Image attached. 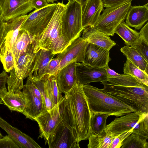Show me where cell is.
<instances>
[{
    "instance_id": "cell-8",
    "label": "cell",
    "mask_w": 148,
    "mask_h": 148,
    "mask_svg": "<svg viewBox=\"0 0 148 148\" xmlns=\"http://www.w3.org/2000/svg\"><path fill=\"white\" fill-rule=\"evenodd\" d=\"M132 2L106 8L103 10L94 27L109 36L114 35L115 29L124 21Z\"/></svg>"
},
{
    "instance_id": "cell-42",
    "label": "cell",
    "mask_w": 148,
    "mask_h": 148,
    "mask_svg": "<svg viewBox=\"0 0 148 148\" xmlns=\"http://www.w3.org/2000/svg\"><path fill=\"white\" fill-rule=\"evenodd\" d=\"M8 76L7 72L5 71L0 73V90L6 88L5 85Z\"/></svg>"
},
{
    "instance_id": "cell-37",
    "label": "cell",
    "mask_w": 148,
    "mask_h": 148,
    "mask_svg": "<svg viewBox=\"0 0 148 148\" xmlns=\"http://www.w3.org/2000/svg\"><path fill=\"white\" fill-rule=\"evenodd\" d=\"M132 132L131 131L122 133L114 137L111 142L109 148H120L125 139Z\"/></svg>"
},
{
    "instance_id": "cell-27",
    "label": "cell",
    "mask_w": 148,
    "mask_h": 148,
    "mask_svg": "<svg viewBox=\"0 0 148 148\" xmlns=\"http://www.w3.org/2000/svg\"><path fill=\"white\" fill-rule=\"evenodd\" d=\"M120 50L127 59L148 74V62L134 48L126 45L122 47Z\"/></svg>"
},
{
    "instance_id": "cell-30",
    "label": "cell",
    "mask_w": 148,
    "mask_h": 148,
    "mask_svg": "<svg viewBox=\"0 0 148 148\" xmlns=\"http://www.w3.org/2000/svg\"><path fill=\"white\" fill-rule=\"evenodd\" d=\"M110 115L107 114L98 113L91 115L90 121V134H102L105 132L106 121Z\"/></svg>"
},
{
    "instance_id": "cell-13",
    "label": "cell",
    "mask_w": 148,
    "mask_h": 148,
    "mask_svg": "<svg viewBox=\"0 0 148 148\" xmlns=\"http://www.w3.org/2000/svg\"><path fill=\"white\" fill-rule=\"evenodd\" d=\"M27 15L20 16L5 22L3 33L0 41V55L7 51H12V47L21 27Z\"/></svg>"
},
{
    "instance_id": "cell-44",
    "label": "cell",
    "mask_w": 148,
    "mask_h": 148,
    "mask_svg": "<svg viewBox=\"0 0 148 148\" xmlns=\"http://www.w3.org/2000/svg\"><path fill=\"white\" fill-rule=\"evenodd\" d=\"M5 21L1 14H0V41L4 30Z\"/></svg>"
},
{
    "instance_id": "cell-4",
    "label": "cell",
    "mask_w": 148,
    "mask_h": 148,
    "mask_svg": "<svg viewBox=\"0 0 148 148\" xmlns=\"http://www.w3.org/2000/svg\"><path fill=\"white\" fill-rule=\"evenodd\" d=\"M102 84L106 92L132 108L136 112L148 113V86L144 84L121 86L108 82Z\"/></svg>"
},
{
    "instance_id": "cell-26",
    "label": "cell",
    "mask_w": 148,
    "mask_h": 148,
    "mask_svg": "<svg viewBox=\"0 0 148 148\" xmlns=\"http://www.w3.org/2000/svg\"><path fill=\"white\" fill-rule=\"evenodd\" d=\"M104 68L108 75L107 82L110 84L121 86H140L143 84L130 75L118 73L110 69L108 65Z\"/></svg>"
},
{
    "instance_id": "cell-40",
    "label": "cell",
    "mask_w": 148,
    "mask_h": 148,
    "mask_svg": "<svg viewBox=\"0 0 148 148\" xmlns=\"http://www.w3.org/2000/svg\"><path fill=\"white\" fill-rule=\"evenodd\" d=\"M133 0H102L103 7L105 8L112 7L125 3L132 2Z\"/></svg>"
},
{
    "instance_id": "cell-22",
    "label": "cell",
    "mask_w": 148,
    "mask_h": 148,
    "mask_svg": "<svg viewBox=\"0 0 148 148\" xmlns=\"http://www.w3.org/2000/svg\"><path fill=\"white\" fill-rule=\"evenodd\" d=\"M82 37L88 43L96 45L108 50L116 45V43L108 36L94 27H88L83 30Z\"/></svg>"
},
{
    "instance_id": "cell-29",
    "label": "cell",
    "mask_w": 148,
    "mask_h": 148,
    "mask_svg": "<svg viewBox=\"0 0 148 148\" xmlns=\"http://www.w3.org/2000/svg\"><path fill=\"white\" fill-rule=\"evenodd\" d=\"M114 33L119 35L124 41L125 44L130 46L140 36L139 33L130 28L123 21L115 29Z\"/></svg>"
},
{
    "instance_id": "cell-46",
    "label": "cell",
    "mask_w": 148,
    "mask_h": 148,
    "mask_svg": "<svg viewBox=\"0 0 148 148\" xmlns=\"http://www.w3.org/2000/svg\"><path fill=\"white\" fill-rule=\"evenodd\" d=\"M5 0H0V13H1L3 4Z\"/></svg>"
},
{
    "instance_id": "cell-18",
    "label": "cell",
    "mask_w": 148,
    "mask_h": 148,
    "mask_svg": "<svg viewBox=\"0 0 148 148\" xmlns=\"http://www.w3.org/2000/svg\"><path fill=\"white\" fill-rule=\"evenodd\" d=\"M22 91L27 100L22 114L26 118L34 120L46 109L45 107L43 102L35 95L27 81L23 86Z\"/></svg>"
},
{
    "instance_id": "cell-28",
    "label": "cell",
    "mask_w": 148,
    "mask_h": 148,
    "mask_svg": "<svg viewBox=\"0 0 148 148\" xmlns=\"http://www.w3.org/2000/svg\"><path fill=\"white\" fill-rule=\"evenodd\" d=\"M44 75L48 96L54 107L61 99L62 97V92L57 85L56 75L46 74Z\"/></svg>"
},
{
    "instance_id": "cell-34",
    "label": "cell",
    "mask_w": 148,
    "mask_h": 148,
    "mask_svg": "<svg viewBox=\"0 0 148 148\" xmlns=\"http://www.w3.org/2000/svg\"><path fill=\"white\" fill-rule=\"evenodd\" d=\"M28 77H30L40 91L42 96L44 104L46 109L47 110H49L52 109L53 107L48 96L44 75H43L41 78H39Z\"/></svg>"
},
{
    "instance_id": "cell-47",
    "label": "cell",
    "mask_w": 148,
    "mask_h": 148,
    "mask_svg": "<svg viewBox=\"0 0 148 148\" xmlns=\"http://www.w3.org/2000/svg\"><path fill=\"white\" fill-rule=\"evenodd\" d=\"M68 1V2H70L71 1H78L80 2H82L84 0H67Z\"/></svg>"
},
{
    "instance_id": "cell-16",
    "label": "cell",
    "mask_w": 148,
    "mask_h": 148,
    "mask_svg": "<svg viewBox=\"0 0 148 148\" xmlns=\"http://www.w3.org/2000/svg\"><path fill=\"white\" fill-rule=\"evenodd\" d=\"M31 0H5L0 14L5 21L26 15L34 9Z\"/></svg>"
},
{
    "instance_id": "cell-35",
    "label": "cell",
    "mask_w": 148,
    "mask_h": 148,
    "mask_svg": "<svg viewBox=\"0 0 148 148\" xmlns=\"http://www.w3.org/2000/svg\"><path fill=\"white\" fill-rule=\"evenodd\" d=\"M0 60L6 72H10L15 68L14 61L12 51H6L0 55Z\"/></svg>"
},
{
    "instance_id": "cell-38",
    "label": "cell",
    "mask_w": 148,
    "mask_h": 148,
    "mask_svg": "<svg viewBox=\"0 0 148 148\" xmlns=\"http://www.w3.org/2000/svg\"><path fill=\"white\" fill-rule=\"evenodd\" d=\"M60 60L56 58H52L49 62L46 70V74L57 75L59 71Z\"/></svg>"
},
{
    "instance_id": "cell-14",
    "label": "cell",
    "mask_w": 148,
    "mask_h": 148,
    "mask_svg": "<svg viewBox=\"0 0 148 148\" xmlns=\"http://www.w3.org/2000/svg\"><path fill=\"white\" fill-rule=\"evenodd\" d=\"M76 73L77 84L81 85L95 82H107L108 76L104 68L91 67L82 63H76Z\"/></svg>"
},
{
    "instance_id": "cell-45",
    "label": "cell",
    "mask_w": 148,
    "mask_h": 148,
    "mask_svg": "<svg viewBox=\"0 0 148 148\" xmlns=\"http://www.w3.org/2000/svg\"><path fill=\"white\" fill-rule=\"evenodd\" d=\"M6 89H7L5 88L3 90H0V104L3 103L2 100L1 98V95L4 91Z\"/></svg>"
},
{
    "instance_id": "cell-49",
    "label": "cell",
    "mask_w": 148,
    "mask_h": 148,
    "mask_svg": "<svg viewBox=\"0 0 148 148\" xmlns=\"http://www.w3.org/2000/svg\"><path fill=\"white\" fill-rule=\"evenodd\" d=\"M3 135L0 131V138L3 137Z\"/></svg>"
},
{
    "instance_id": "cell-17",
    "label": "cell",
    "mask_w": 148,
    "mask_h": 148,
    "mask_svg": "<svg viewBox=\"0 0 148 148\" xmlns=\"http://www.w3.org/2000/svg\"><path fill=\"white\" fill-rule=\"evenodd\" d=\"M102 0H84L82 2V25L94 27L103 10Z\"/></svg>"
},
{
    "instance_id": "cell-25",
    "label": "cell",
    "mask_w": 148,
    "mask_h": 148,
    "mask_svg": "<svg viewBox=\"0 0 148 148\" xmlns=\"http://www.w3.org/2000/svg\"><path fill=\"white\" fill-rule=\"evenodd\" d=\"M34 38L27 31L20 29L12 47L15 67L21 56L26 51L29 45L33 41Z\"/></svg>"
},
{
    "instance_id": "cell-24",
    "label": "cell",
    "mask_w": 148,
    "mask_h": 148,
    "mask_svg": "<svg viewBox=\"0 0 148 148\" xmlns=\"http://www.w3.org/2000/svg\"><path fill=\"white\" fill-rule=\"evenodd\" d=\"M3 103L11 111H15L22 113L25 108L27 100L23 91L20 90L10 93L5 90L1 95Z\"/></svg>"
},
{
    "instance_id": "cell-41",
    "label": "cell",
    "mask_w": 148,
    "mask_h": 148,
    "mask_svg": "<svg viewBox=\"0 0 148 148\" xmlns=\"http://www.w3.org/2000/svg\"><path fill=\"white\" fill-rule=\"evenodd\" d=\"M31 3L33 8L38 10L49 5L47 0H31Z\"/></svg>"
},
{
    "instance_id": "cell-23",
    "label": "cell",
    "mask_w": 148,
    "mask_h": 148,
    "mask_svg": "<svg viewBox=\"0 0 148 148\" xmlns=\"http://www.w3.org/2000/svg\"><path fill=\"white\" fill-rule=\"evenodd\" d=\"M125 19V23L129 26L140 29L148 20V3L142 5H131Z\"/></svg>"
},
{
    "instance_id": "cell-43",
    "label": "cell",
    "mask_w": 148,
    "mask_h": 148,
    "mask_svg": "<svg viewBox=\"0 0 148 148\" xmlns=\"http://www.w3.org/2000/svg\"><path fill=\"white\" fill-rule=\"evenodd\" d=\"M140 36L143 38L146 42H148V23L142 28L139 32Z\"/></svg>"
},
{
    "instance_id": "cell-32",
    "label": "cell",
    "mask_w": 148,
    "mask_h": 148,
    "mask_svg": "<svg viewBox=\"0 0 148 148\" xmlns=\"http://www.w3.org/2000/svg\"><path fill=\"white\" fill-rule=\"evenodd\" d=\"M105 132V131H104ZM114 137L107 135L105 132L102 135L90 134L88 139V148H109Z\"/></svg>"
},
{
    "instance_id": "cell-19",
    "label": "cell",
    "mask_w": 148,
    "mask_h": 148,
    "mask_svg": "<svg viewBox=\"0 0 148 148\" xmlns=\"http://www.w3.org/2000/svg\"><path fill=\"white\" fill-rule=\"evenodd\" d=\"M76 62H71L58 72L56 80L58 86L64 94L70 91L77 83L76 73Z\"/></svg>"
},
{
    "instance_id": "cell-20",
    "label": "cell",
    "mask_w": 148,
    "mask_h": 148,
    "mask_svg": "<svg viewBox=\"0 0 148 148\" xmlns=\"http://www.w3.org/2000/svg\"><path fill=\"white\" fill-rule=\"evenodd\" d=\"M0 127L5 131L19 148H41L30 136L11 125L0 116Z\"/></svg>"
},
{
    "instance_id": "cell-15",
    "label": "cell",
    "mask_w": 148,
    "mask_h": 148,
    "mask_svg": "<svg viewBox=\"0 0 148 148\" xmlns=\"http://www.w3.org/2000/svg\"><path fill=\"white\" fill-rule=\"evenodd\" d=\"M111 59L109 51L92 44L88 43L82 63L96 68H105Z\"/></svg>"
},
{
    "instance_id": "cell-31",
    "label": "cell",
    "mask_w": 148,
    "mask_h": 148,
    "mask_svg": "<svg viewBox=\"0 0 148 148\" xmlns=\"http://www.w3.org/2000/svg\"><path fill=\"white\" fill-rule=\"evenodd\" d=\"M124 74L130 75L143 84L148 86V74L127 59L123 67Z\"/></svg>"
},
{
    "instance_id": "cell-5",
    "label": "cell",
    "mask_w": 148,
    "mask_h": 148,
    "mask_svg": "<svg viewBox=\"0 0 148 148\" xmlns=\"http://www.w3.org/2000/svg\"><path fill=\"white\" fill-rule=\"evenodd\" d=\"M131 131L148 139V113L132 112L115 118L106 125L104 131L113 137Z\"/></svg>"
},
{
    "instance_id": "cell-50",
    "label": "cell",
    "mask_w": 148,
    "mask_h": 148,
    "mask_svg": "<svg viewBox=\"0 0 148 148\" xmlns=\"http://www.w3.org/2000/svg\"><path fill=\"white\" fill-rule=\"evenodd\" d=\"M54 1H57V0H53Z\"/></svg>"
},
{
    "instance_id": "cell-36",
    "label": "cell",
    "mask_w": 148,
    "mask_h": 148,
    "mask_svg": "<svg viewBox=\"0 0 148 148\" xmlns=\"http://www.w3.org/2000/svg\"><path fill=\"white\" fill-rule=\"evenodd\" d=\"M130 46L134 48L148 62V42L140 36Z\"/></svg>"
},
{
    "instance_id": "cell-33",
    "label": "cell",
    "mask_w": 148,
    "mask_h": 148,
    "mask_svg": "<svg viewBox=\"0 0 148 148\" xmlns=\"http://www.w3.org/2000/svg\"><path fill=\"white\" fill-rule=\"evenodd\" d=\"M146 138L132 132L123 142L121 148H148Z\"/></svg>"
},
{
    "instance_id": "cell-3",
    "label": "cell",
    "mask_w": 148,
    "mask_h": 148,
    "mask_svg": "<svg viewBox=\"0 0 148 148\" xmlns=\"http://www.w3.org/2000/svg\"><path fill=\"white\" fill-rule=\"evenodd\" d=\"M91 114H107L117 117L135 111L113 97L104 90L88 84L82 85Z\"/></svg>"
},
{
    "instance_id": "cell-9",
    "label": "cell",
    "mask_w": 148,
    "mask_h": 148,
    "mask_svg": "<svg viewBox=\"0 0 148 148\" xmlns=\"http://www.w3.org/2000/svg\"><path fill=\"white\" fill-rule=\"evenodd\" d=\"M57 5V3L49 4L29 13L22 24L20 29L27 31L34 37L40 35L49 24Z\"/></svg>"
},
{
    "instance_id": "cell-6",
    "label": "cell",
    "mask_w": 148,
    "mask_h": 148,
    "mask_svg": "<svg viewBox=\"0 0 148 148\" xmlns=\"http://www.w3.org/2000/svg\"><path fill=\"white\" fill-rule=\"evenodd\" d=\"M35 53L34 40L26 51L19 58L15 67L7 77L8 92L13 93L23 89V80L29 76L34 63Z\"/></svg>"
},
{
    "instance_id": "cell-2",
    "label": "cell",
    "mask_w": 148,
    "mask_h": 148,
    "mask_svg": "<svg viewBox=\"0 0 148 148\" xmlns=\"http://www.w3.org/2000/svg\"><path fill=\"white\" fill-rule=\"evenodd\" d=\"M66 4L58 2L47 27L41 34L34 38V51L41 49L49 50L56 54L62 52L71 43L68 42L62 34V16Z\"/></svg>"
},
{
    "instance_id": "cell-39",
    "label": "cell",
    "mask_w": 148,
    "mask_h": 148,
    "mask_svg": "<svg viewBox=\"0 0 148 148\" xmlns=\"http://www.w3.org/2000/svg\"><path fill=\"white\" fill-rule=\"evenodd\" d=\"M19 148L14 141L8 135L0 138V148Z\"/></svg>"
},
{
    "instance_id": "cell-11",
    "label": "cell",
    "mask_w": 148,
    "mask_h": 148,
    "mask_svg": "<svg viewBox=\"0 0 148 148\" xmlns=\"http://www.w3.org/2000/svg\"><path fill=\"white\" fill-rule=\"evenodd\" d=\"M49 148H79L71 132L61 121L47 140Z\"/></svg>"
},
{
    "instance_id": "cell-1",
    "label": "cell",
    "mask_w": 148,
    "mask_h": 148,
    "mask_svg": "<svg viewBox=\"0 0 148 148\" xmlns=\"http://www.w3.org/2000/svg\"><path fill=\"white\" fill-rule=\"evenodd\" d=\"M58 103L61 121L78 143L88 139L91 116L82 85L77 83Z\"/></svg>"
},
{
    "instance_id": "cell-7",
    "label": "cell",
    "mask_w": 148,
    "mask_h": 148,
    "mask_svg": "<svg viewBox=\"0 0 148 148\" xmlns=\"http://www.w3.org/2000/svg\"><path fill=\"white\" fill-rule=\"evenodd\" d=\"M82 3L77 1L69 2L61 19L62 32L67 41L71 43L80 37L84 29L82 25Z\"/></svg>"
},
{
    "instance_id": "cell-10",
    "label": "cell",
    "mask_w": 148,
    "mask_h": 148,
    "mask_svg": "<svg viewBox=\"0 0 148 148\" xmlns=\"http://www.w3.org/2000/svg\"><path fill=\"white\" fill-rule=\"evenodd\" d=\"M88 43L85 39L79 37L73 41L62 52L56 54V58L60 60L59 71L71 62L82 63Z\"/></svg>"
},
{
    "instance_id": "cell-21",
    "label": "cell",
    "mask_w": 148,
    "mask_h": 148,
    "mask_svg": "<svg viewBox=\"0 0 148 148\" xmlns=\"http://www.w3.org/2000/svg\"><path fill=\"white\" fill-rule=\"evenodd\" d=\"M56 55L49 50L41 49L37 51L35 53L34 63L28 77L41 78L46 74L49 62Z\"/></svg>"
},
{
    "instance_id": "cell-12",
    "label": "cell",
    "mask_w": 148,
    "mask_h": 148,
    "mask_svg": "<svg viewBox=\"0 0 148 148\" xmlns=\"http://www.w3.org/2000/svg\"><path fill=\"white\" fill-rule=\"evenodd\" d=\"M62 120L58 104L49 110L46 109L34 119L39 126V137L44 138L45 143L49 136Z\"/></svg>"
},
{
    "instance_id": "cell-48",
    "label": "cell",
    "mask_w": 148,
    "mask_h": 148,
    "mask_svg": "<svg viewBox=\"0 0 148 148\" xmlns=\"http://www.w3.org/2000/svg\"><path fill=\"white\" fill-rule=\"evenodd\" d=\"M47 1L48 3H53L54 2L53 0H47Z\"/></svg>"
}]
</instances>
